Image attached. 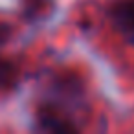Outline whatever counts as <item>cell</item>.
<instances>
[{"label":"cell","instance_id":"cell-3","mask_svg":"<svg viewBox=\"0 0 134 134\" xmlns=\"http://www.w3.org/2000/svg\"><path fill=\"white\" fill-rule=\"evenodd\" d=\"M19 83V68L13 61L0 57V92H9Z\"/></svg>","mask_w":134,"mask_h":134},{"label":"cell","instance_id":"cell-1","mask_svg":"<svg viewBox=\"0 0 134 134\" xmlns=\"http://www.w3.org/2000/svg\"><path fill=\"white\" fill-rule=\"evenodd\" d=\"M88 94L79 75L52 72L35 105V125L46 132H77L88 121Z\"/></svg>","mask_w":134,"mask_h":134},{"label":"cell","instance_id":"cell-5","mask_svg":"<svg viewBox=\"0 0 134 134\" xmlns=\"http://www.w3.org/2000/svg\"><path fill=\"white\" fill-rule=\"evenodd\" d=\"M6 37H8V28L0 24V42H4V41H6Z\"/></svg>","mask_w":134,"mask_h":134},{"label":"cell","instance_id":"cell-2","mask_svg":"<svg viewBox=\"0 0 134 134\" xmlns=\"http://www.w3.org/2000/svg\"><path fill=\"white\" fill-rule=\"evenodd\" d=\"M112 28L130 44H134V0H114L107 9Z\"/></svg>","mask_w":134,"mask_h":134},{"label":"cell","instance_id":"cell-4","mask_svg":"<svg viewBox=\"0 0 134 134\" xmlns=\"http://www.w3.org/2000/svg\"><path fill=\"white\" fill-rule=\"evenodd\" d=\"M52 4H53V0H22L24 15H26V19H31V20L44 19V15H48V11H50Z\"/></svg>","mask_w":134,"mask_h":134}]
</instances>
